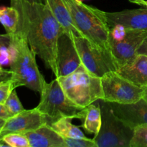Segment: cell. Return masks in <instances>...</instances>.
<instances>
[{"mask_svg":"<svg viewBox=\"0 0 147 147\" xmlns=\"http://www.w3.org/2000/svg\"><path fill=\"white\" fill-rule=\"evenodd\" d=\"M44 3L49 7L65 32L71 37H84L83 33L75 24L70 11L63 0H44Z\"/></svg>","mask_w":147,"mask_h":147,"instance_id":"cell-16","label":"cell"},{"mask_svg":"<svg viewBox=\"0 0 147 147\" xmlns=\"http://www.w3.org/2000/svg\"><path fill=\"white\" fill-rule=\"evenodd\" d=\"M0 22L9 34L17 32L19 23V12L14 7H0Z\"/></svg>","mask_w":147,"mask_h":147,"instance_id":"cell-19","label":"cell"},{"mask_svg":"<svg viewBox=\"0 0 147 147\" xmlns=\"http://www.w3.org/2000/svg\"><path fill=\"white\" fill-rule=\"evenodd\" d=\"M97 103H92L85 108V116L82 127L89 134H93L94 136L98 134L101 127L102 117L101 110L98 101Z\"/></svg>","mask_w":147,"mask_h":147,"instance_id":"cell-17","label":"cell"},{"mask_svg":"<svg viewBox=\"0 0 147 147\" xmlns=\"http://www.w3.org/2000/svg\"><path fill=\"white\" fill-rule=\"evenodd\" d=\"M13 34L6 33L0 34V52L4 50H9L10 47L12 44Z\"/></svg>","mask_w":147,"mask_h":147,"instance_id":"cell-25","label":"cell"},{"mask_svg":"<svg viewBox=\"0 0 147 147\" xmlns=\"http://www.w3.org/2000/svg\"><path fill=\"white\" fill-rule=\"evenodd\" d=\"M6 121L4 120V119H0V130L1 129V128H2V126H4V123H5Z\"/></svg>","mask_w":147,"mask_h":147,"instance_id":"cell-33","label":"cell"},{"mask_svg":"<svg viewBox=\"0 0 147 147\" xmlns=\"http://www.w3.org/2000/svg\"><path fill=\"white\" fill-rule=\"evenodd\" d=\"M40 94V103L35 108L42 114L54 121L61 117L80 120L84 118L85 108L78 106L66 96L56 78L50 83H45Z\"/></svg>","mask_w":147,"mask_h":147,"instance_id":"cell-5","label":"cell"},{"mask_svg":"<svg viewBox=\"0 0 147 147\" xmlns=\"http://www.w3.org/2000/svg\"><path fill=\"white\" fill-rule=\"evenodd\" d=\"M63 1L84 37L113 63L110 46L111 27L106 11L87 5L81 0Z\"/></svg>","mask_w":147,"mask_h":147,"instance_id":"cell-2","label":"cell"},{"mask_svg":"<svg viewBox=\"0 0 147 147\" xmlns=\"http://www.w3.org/2000/svg\"><path fill=\"white\" fill-rule=\"evenodd\" d=\"M147 31L115 26L111 28L110 46L112 59L117 70L133 60L144 40Z\"/></svg>","mask_w":147,"mask_h":147,"instance_id":"cell-7","label":"cell"},{"mask_svg":"<svg viewBox=\"0 0 147 147\" xmlns=\"http://www.w3.org/2000/svg\"><path fill=\"white\" fill-rule=\"evenodd\" d=\"M143 98L147 101V86L144 87V94Z\"/></svg>","mask_w":147,"mask_h":147,"instance_id":"cell-32","label":"cell"},{"mask_svg":"<svg viewBox=\"0 0 147 147\" xmlns=\"http://www.w3.org/2000/svg\"><path fill=\"white\" fill-rule=\"evenodd\" d=\"M138 54H142L147 55V37L144 40L143 43L142 44V45L140 46V47L139 48L137 52Z\"/></svg>","mask_w":147,"mask_h":147,"instance_id":"cell-27","label":"cell"},{"mask_svg":"<svg viewBox=\"0 0 147 147\" xmlns=\"http://www.w3.org/2000/svg\"><path fill=\"white\" fill-rule=\"evenodd\" d=\"M111 28L115 26L147 31V8L106 12Z\"/></svg>","mask_w":147,"mask_h":147,"instance_id":"cell-13","label":"cell"},{"mask_svg":"<svg viewBox=\"0 0 147 147\" xmlns=\"http://www.w3.org/2000/svg\"><path fill=\"white\" fill-rule=\"evenodd\" d=\"M10 4L19 12L15 33L26 37L30 48L57 78V44L63 27L45 3L11 1Z\"/></svg>","mask_w":147,"mask_h":147,"instance_id":"cell-1","label":"cell"},{"mask_svg":"<svg viewBox=\"0 0 147 147\" xmlns=\"http://www.w3.org/2000/svg\"><path fill=\"white\" fill-rule=\"evenodd\" d=\"M119 75L139 87L147 86V55L138 54L133 60L118 69Z\"/></svg>","mask_w":147,"mask_h":147,"instance_id":"cell-14","label":"cell"},{"mask_svg":"<svg viewBox=\"0 0 147 147\" xmlns=\"http://www.w3.org/2000/svg\"><path fill=\"white\" fill-rule=\"evenodd\" d=\"M4 105L7 107V109H8L9 112L11 115V116H15V115L18 114V113H21L22 111L25 110L23 107L20 100L19 99L15 89H14L11 91V93H10L8 98L7 99L6 102L4 103Z\"/></svg>","mask_w":147,"mask_h":147,"instance_id":"cell-22","label":"cell"},{"mask_svg":"<svg viewBox=\"0 0 147 147\" xmlns=\"http://www.w3.org/2000/svg\"><path fill=\"white\" fill-rule=\"evenodd\" d=\"M10 78H11V76H0V82L7 80Z\"/></svg>","mask_w":147,"mask_h":147,"instance_id":"cell-31","label":"cell"},{"mask_svg":"<svg viewBox=\"0 0 147 147\" xmlns=\"http://www.w3.org/2000/svg\"><path fill=\"white\" fill-rule=\"evenodd\" d=\"M103 97L106 102L132 103L143 98L144 87H139L126 80L116 70H112L101 77Z\"/></svg>","mask_w":147,"mask_h":147,"instance_id":"cell-8","label":"cell"},{"mask_svg":"<svg viewBox=\"0 0 147 147\" xmlns=\"http://www.w3.org/2000/svg\"><path fill=\"white\" fill-rule=\"evenodd\" d=\"M7 146V144H1L0 143V146Z\"/></svg>","mask_w":147,"mask_h":147,"instance_id":"cell-34","label":"cell"},{"mask_svg":"<svg viewBox=\"0 0 147 147\" xmlns=\"http://www.w3.org/2000/svg\"><path fill=\"white\" fill-rule=\"evenodd\" d=\"M65 147H96L93 139L89 138H63Z\"/></svg>","mask_w":147,"mask_h":147,"instance_id":"cell-23","label":"cell"},{"mask_svg":"<svg viewBox=\"0 0 147 147\" xmlns=\"http://www.w3.org/2000/svg\"><path fill=\"white\" fill-rule=\"evenodd\" d=\"M1 142L11 147H30L28 139L24 134H9L2 138Z\"/></svg>","mask_w":147,"mask_h":147,"instance_id":"cell-21","label":"cell"},{"mask_svg":"<svg viewBox=\"0 0 147 147\" xmlns=\"http://www.w3.org/2000/svg\"><path fill=\"white\" fill-rule=\"evenodd\" d=\"M57 64L58 70L57 78L70 74L81 65L73 39L65 31L61 33L58 39Z\"/></svg>","mask_w":147,"mask_h":147,"instance_id":"cell-11","label":"cell"},{"mask_svg":"<svg viewBox=\"0 0 147 147\" xmlns=\"http://www.w3.org/2000/svg\"><path fill=\"white\" fill-rule=\"evenodd\" d=\"M56 78L66 96L78 106L86 108L103 99L101 78L89 72L82 63L70 74Z\"/></svg>","mask_w":147,"mask_h":147,"instance_id":"cell-4","label":"cell"},{"mask_svg":"<svg viewBox=\"0 0 147 147\" xmlns=\"http://www.w3.org/2000/svg\"><path fill=\"white\" fill-rule=\"evenodd\" d=\"M129 147H147V123L139 125L134 129Z\"/></svg>","mask_w":147,"mask_h":147,"instance_id":"cell-20","label":"cell"},{"mask_svg":"<svg viewBox=\"0 0 147 147\" xmlns=\"http://www.w3.org/2000/svg\"><path fill=\"white\" fill-rule=\"evenodd\" d=\"M11 76V72L10 70H7L3 68L1 65L0 64V76Z\"/></svg>","mask_w":147,"mask_h":147,"instance_id":"cell-28","label":"cell"},{"mask_svg":"<svg viewBox=\"0 0 147 147\" xmlns=\"http://www.w3.org/2000/svg\"><path fill=\"white\" fill-rule=\"evenodd\" d=\"M14 89H15V88L11 78L0 82V103L4 104L9 96Z\"/></svg>","mask_w":147,"mask_h":147,"instance_id":"cell-24","label":"cell"},{"mask_svg":"<svg viewBox=\"0 0 147 147\" xmlns=\"http://www.w3.org/2000/svg\"><path fill=\"white\" fill-rule=\"evenodd\" d=\"M144 7H146V8H147V1H145V2H144Z\"/></svg>","mask_w":147,"mask_h":147,"instance_id":"cell-35","label":"cell"},{"mask_svg":"<svg viewBox=\"0 0 147 147\" xmlns=\"http://www.w3.org/2000/svg\"><path fill=\"white\" fill-rule=\"evenodd\" d=\"M129 1L134 4H136L138 5H140L142 7H144L145 0H129Z\"/></svg>","mask_w":147,"mask_h":147,"instance_id":"cell-29","label":"cell"},{"mask_svg":"<svg viewBox=\"0 0 147 147\" xmlns=\"http://www.w3.org/2000/svg\"><path fill=\"white\" fill-rule=\"evenodd\" d=\"M108 103L115 115L132 129L147 123V101L144 98L132 103Z\"/></svg>","mask_w":147,"mask_h":147,"instance_id":"cell-12","label":"cell"},{"mask_svg":"<svg viewBox=\"0 0 147 147\" xmlns=\"http://www.w3.org/2000/svg\"><path fill=\"white\" fill-rule=\"evenodd\" d=\"M30 147H65L64 139L53 130L49 124L24 133Z\"/></svg>","mask_w":147,"mask_h":147,"instance_id":"cell-15","label":"cell"},{"mask_svg":"<svg viewBox=\"0 0 147 147\" xmlns=\"http://www.w3.org/2000/svg\"><path fill=\"white\" fill-rule=\"evenodd\" d=\"M82 65L95 76L101 78L112 70H117L114 63L84 37H71Z\"/></svg>","mask_w":147,"mask_h":147,"instance_id":"cell-9","label":"cell"},{"mask_svg":"<svg viewBox=\"0 0 147 147\" xmlns=\"http://www.w3.org/2000/svg\"><path fill=\"white\" fill-rule=\"evenodd\" d=\"M101 110L102 123L94 136L96 147H129L134 129L115 115L108 102L98 100Z\"/></svg>","mask_w":147,"mask_h":147,"instance_id":"cell-6","label":"cell"},{"mask_svg":"<svg viewBox=\"0 0 147 147\" xmlns=\"http://www.w3.org/2000/svg\"><path fill=\"white\" fill-rule=\"evenodd\" d=\"M11 117V115L10 114L5 105L4 103H0V119H2L6 121Z\"/></svg>","mask_w":147,"mask_h":147,"instance_id":"cell-26","label":"cell"},{"mask_svg":"<svg viewBox=\"0 0 147 147\" xmlns=\"http://www.w3.org/2000/svg\"><path fill=\"white\" fill-rule=\"evenodd\" d=\"M72 120L71 118L61 117L53 122L50 126L63 138L86 137L80 128L72 123Z\"/></svg>","mask_w":147,"mask_h":147,"instance_id":"cell-18","label":"cell"},{"mask_svg":"<svg viewBox=\"0 0 147 147\" xmlns=\"http://www.w3.org/2000/svg\"><path fill=\"white\" fill-rule=\"evenodd\" d=\"M54 121L50 118L42 114L36 108L30 110H24L6 120L0 130V142H1L2 138L9 134H24L35 130L45 124L50 125Z\"/></svg>","mask_w":147,"mask_h":147,"instance_id":"cell-10","label":"cell"},{"mask_svg":"<svg viewBox=\"0 0 147 147\" xmlns=\"http://www.w3.org/2000/svg\"><path fill=\"white\" fill-rule=\"evenodd\" d=\"M11 1H26L30 3H42V0H10Z\"/></svg>","mask_w":147,"mask_h":147,"instance_id":"cell-30","label":"cell"},{"mask_svg":"<svg viewBox=\"0 0 147 147\" xmlns=\"http://www.w3.org/2000/svg\"><path fill=\"white\" fill-rule=\"evenodd\" d=\"M9 55L11 80L14 88L24 86L41 93L46 80L38 68L36 62L37 55L30 48L23 34H13Z\"/></svg>","mask_w":147,"mask_h":147,"instance_id":"cell-3","label":"cell"}]
</instances>
